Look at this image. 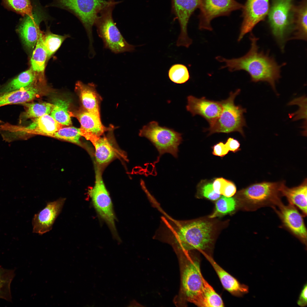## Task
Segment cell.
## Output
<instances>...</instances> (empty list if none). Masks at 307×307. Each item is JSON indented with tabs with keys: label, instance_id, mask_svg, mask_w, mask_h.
<instances>
[{
	"label": "cell",
	"instance_id": "obj_1",
	"mask_svg": "<svg viewBox=\"0 0 307 307\" xmlns=\"http://www.w3.org/2000/svg\"><path fill=\"white\" fill-rule=\"evenodd\" d=\"M249 39L250 48L244 56L231 59L218 56L216 59L225 64L221 69L227 68L231 72L244 70L250 75L251 81L267 82L275 91L276 83L281 78V69L283 65H279L269 54L259 50L258 38L252 34Z\"/></svg>",
	"mask_w": 307,
	"mask_h": 307
},
{
	"label": "cell",
	"instance_id": "obj_2",
	"mask_svg": "<svg viewBox=\"0 0 307 307\" xmlns=\"http://www.w3.org/2000/svg\"><path fill=\"white\" fill-rule=\"evenodd\" d=\"M167 225L168 232L165 240L174 250L190 251L197 250L206 252L213 242V225L210 222L204 220L176 221Z\"/></svg>",
	"mask_w": 307,
	"mask_h": 307
},
{
	"label": "cell",
	"instance_id": "obj_3",
	"mask_svg": "<svg viewBox=\"0 0 307 307\" xmlns=\"http://www.w3.org/2000/svg\"><path fill=\"white\" fill-rule=\"evenodd\" d=\"M180 265L181 285L176 305L182 306L187 302L201 307L204 287L200 261L190 251L176 249Z\"/></svg>",
	"mask_w": 307,
	"mask_h": 307
},
{
	"label": "cell",
	"instance_id": "obj_4",
	"mask_svg": "<svg viewBox=\"0 0 307 307\" xmlns=\"http://www.w3.org/2000/svg\"><path fill=\"white\" fill-rule=\"evenodd\" d=\"M285 182L263 181L252 184L237 194L242 207L249 211L261 208H275L282 202L281 189Z\"/></svg>",
	"mask_w": 307,
	"mask_h": 307
},
{
	"label": "cell",
	"instance_id": "obj_5",
	"mask_svg": "<svg viewBox=\"0 0 307 307\" xmlns=\"http://www.w3.org/2000/svg\"><path fill=\"white\" fill-rule=\"evenodd\" d=\"M108 0H52L45 7H57L66 10L75 16L85 28L88 38L89 54L94 55L92 27L98 15L107 5Z\"/></svg>",
	"mask_w": 307,
	"mask_h": 307
},
{
	"label": "cell",
	"instance_id": "obj_6",
	"mask_svg": "<svg viewBox=\"0 0 307 307\" xmlns=\"http://www.w3.org/2000/svg\"><path fill=\"white\" fill-rule=\"evenodd\" d=\"M107 5L99 13L95 25L99 36L102 40L104 47L118 54L131 52L135 46L128 43L114 22L112 12L115 6L120 3L108 0Z\"/></svg>",
	"mask_w": 307,
	"mask_h": 307
},
{
	"label": "cell",
	"instance_id": "obj_7",
	"mask_svg": "<svg viewBox=\"0 0 307 307\" xmlns=\"http://www.w3.org/2000/svg\"><path fill=\"white\" fill-rule=\"evenodd\" d=\"M239 89L231 92L226 99L220 101L222 107L221 112L214 123L205 129L209 135L215 133H228L234 132H239L244 136L243 127L246 126L244 113L246 109L240 105H236L234 101L240 92Z\"/></svg>",
	"mask_w": 307,
	"mask_h": 307
},
{
	"label": "cell",
	"instance_id": "obj_8",
	"mask_svg": "<svg viewBox=\"0 0 307 307\" xmlns=\"http://www.w3.org/2000/svg\"><path fill=\"white\" fill-rule=\"evenodd\" d=\"M139 135L146 138L153 144L159 157L169 153L175 158L178 157L179 146L182 141L181 134L173 129L160 126L158 122L153 121L143 126Z\"/></svg>",
	"mask_w": 307,
	"mask_h": 307
},
{
	"label": "cell",
	"instance_id": "obj_9",
	"mask_svg": "<svg viewBox=\"0 0 307 307\" xmlns=\"http://www.w3.org/2000/svg\"><path fill=\"white\" fill-rule=\"evenodd\" d=\"M292 0H273L269 19L272 34L283 51L291 31Z\"/></svg>",
	"mask_w": 307,
	"mask_h": 307
},
{
	"label": "cell",
	"instance_id": "obj_10",
	"mask_svg": "<svg viewBox=\"0 0 307 307\" xmlns=\"http://www.w3.org/2000/svg\"><path fill=\"white\" fill-rule=\"evenodd\" d=\"M95 173V185L88 190V193L98 214L107 223L115 237H118L113 204L102 179L100 167H98Z\"/></svg>",
	"mask_w": 307,
	"mask_h": 307
},
{
	"label": "cell",
	"instance_id": "obj_11",
	"mask_svg": "<svg viewBox=\"0 0 307 307\" xmlns=\"http://www.w3.org/2000/svg\"><path fill=\"white\" fill-rule=\"evenodd\" d=\"M32 15L23 17L18 28V32L26 46L33 49L37 43L40 32V23L50 18L45 7L38 0H33Z\"/></svg>",
	"mask_w": 307,
	"mask_h": 307
},
{
	"label": "cell",
	"instance_id": "obj_12",
	"mask_svg": "<svg viewBox=\"0 0 307 307\" xmlns=\"http://www.w3.org/2000/svg\"><path fill=\"white\" fill-rule=\"evenodd\" d=\"M243 7L235 0H200L199 29L212 30L210 23L212 19L228 15L232 11Z\"/></svg>",
	"mask_w": 307,
	"mask_h": 307
},
{
	"label": "cell",
	"instance_id": "obj_13",
	"mask_svg": "<svg viewBox=\"0 0 307 307\" xmlns=\"http://www.w3.org/2000/svg\"><path fill=\"white\" fill-rule=\"evenodd\" d=\"M281 223L282 226L306 246L307 229L303 214L292 204L282 202L273 208Z\"/></svg>",
	"mask_w": 307,
	"mask_h": 307
},
{
	"label": "cell",
	"instance_id": "obj_14",
	"mask_svg": "<svg viewBox=\"0 0 307 307\" xmlns=\"http://www.w3.org/2000/svg\"><path fill=\"white\" fill-rule=\"evenodd\" d=\"M269 0H247L243 7V20L238 41L250 32L255 25L263 20L269 12Z\"/></svg>",
	"mask_w": 307,
	"mask_h": 307
},
{
	"label": "cell",
	"instance_id": "obj_15",
	"mask_svg": "<svg viewBox=\"0 0 307 307\" xmlns=\"http://www.w3.org/2000/svg\"><path fill=\"white\" fill-rule=\"evenodd\" d=\"M172 1L173 11L178 19L181 29L176 45L188 48L192 41L188 35V23L192 14L199 8L200 0H172Z\"/></svg>",
	"mask_w": 307,
	"mask_h": 307
},
{
	"label": "cell",
	"instance_id": "obj_16",
	"mask_svg": "<svg viewBox=\"0 0 307 307\" xmlns=\"http://www.w3.org/2000/svg\"><path fill=\"white\" fill-rule=\"evenodd\" d=\"M65 200V198H61L49 202L43 209L36 214L32 221L33 232L42 235L50 231Z\"/></svg>",
	"mask_w": 307,
	"mask_h": 307
},
{
	"label": "cell",
	"instance_id": "obj_17",
	"mask_svg": "<svg viewBox=\"0 0 307 307\" xmlns=\"http://www.w3.org/2000/svg\"><path fill=\"white\" fill-rule=\"evenodd\" d=\"M187 100V110L193 116L198 115L202 117L209 126L214 123L221 112L222 107L220 101L209 100L205 97L198 98L192 95L188 96Z\"/></svg>",
	"mask_w": 307,
	"mask_h": 307
},
{
	"label": "cell",
	"instance_id": "obj_18",
	"mask_svg": "<svg viewBox=\"0 0 307 307\" xmlns=\"http://www.w3.org/2000/svg\"><path fill=\"white\" fill-rule=\"evenodd\" d=\"M74 116L80 123L82 136L87 140L92 136H100L113 126L106 127L102 124L100 115L91 112L82 108Z\"/></svg>",
	"mask_w": 307,
	"mask_h": 307
},
{
	"label": "cell",
	"instance_id": "obj_19",
	"mask_svg": "<svg viewBox=\"0 0 307 307\" xmlns=\"http://www.w3.org/2000/svg\"><path fill=\"white\" fill-rule=\"evenodd\" d=\"M114 127L112 126L106 136H92L88 140L94 147L96 160L99 166L106 164L116 156V150L112 143Z\"/></svg>",
	"mask_w": 307,
	"mask_h": 307
},
{
	"label": "cell",
	"instance_id": "obj_20",
	"mask_svg": "<svg viewBox=\"0 0 307 307\" xmlns=\"http://www.w3.org/2000/svg\"><path fill=\"white\" fill-rule=\"evenodd\" d=\"M200 252L211 265L225 289L233 295L236 296H241L248 293V289L247 286L241 284L237 279L224 269L210 255L203 251Z\"/></svg>",
	"mask_w": 307,
	"mask_h": 307
},
{
	"label": "cell",
	"instance_id": "obj_21",
	"mask_svg": "<svg viewBox=\"0 0 307 307\" xmlns=\"http://www.w3.org/2000/svg\"><path fill=\"white\" fill-rule=\"evenodd\" d=\"M93 83L85 84L80 81L75 85V89L79 96L82 108L89 112L100 114L102 98L96 89Z\"/></svg>",
	"mask_w": 307,
	"mask_h": 307
},
{
	"label": "cell",
	"instance_id": "obj_22",
	"mask_svg": "<svg viewBox=\"0 0 307 307\" xmlns=\"http://www.w3.org/2000/svg\"><path fill=\"white\" fill-rule=\"evenodd\" d=\"M42 91L36 82L26 87L0 95V107L29 102L39 96Z\"/></svg>",
	"mask_w": 307,
	"mask_h": 307
},
{
	"label": "cell",
	"instance_id": "obj_23",
	"mask_svg": "<svg viewBox=\"0 0 307 307\" xmlns=\"http://www.w3.org/2000/svg\"><path fill=\"white\" fill-rule=\"evenodd\" d=\"M307 185L306 178L300 185L292 188L286 186L285 182L281 189L282 196L286 198L289 204L300 210L304 217L307 215Z\"/></svg>",
	"mask_w": 307,
	"mask_h": 307
},
{
	"label": "cell",
	"instance_id": "obj_24",
	"mask_svg": "<svg viewBox=\"0 0 307 307\" xmlns=\"http://www.w3.org/2000/svg\"><path fill=\"white\" fill-rule=\"evenodd\" d=\"M39 74L31 68L20 74L16 78L0 87V95L30 86L37 81Z\"/></svg>",
	"mask_w": 307,
	"mask_h": 307
},
{
	"label": "cell",
	"instance_id": "obj_25",
	"mask_svg": "<svg viewBox=\"0 0 307 307\" xmlns=\"http://www.w3.org/2000/svg\"><path fill=\"white\" fill-rule=\"evenodd\" d=\"M24 111L19 117V123L31 118L40 117L45 114H49L54 107L53 104L44 102L40 103H25L22 104Z\"/></svg>",
	"mask_w": 307,
	"mask_h": 307
},
{
	"label": "cell",
	"instance_id": "obj_26",
	"mask_svg": "<svg viewBox=\"0 0 307 307\" xmlns=\"http://www.w3.org/2000/svg\"><path fill=\"white\" fill-rule=\"evenodd\" d=\"M44 36L41 31L31 59V68L38 74L43 73L47 58V53L43 44Z\"/></svg>",
	"mask_w": 307,
	"mask_h": 307
},
{
	"label": "cell",
	"instance_id": "obj_27",
	"mask_svg": "<svg viewBox=\"0 0 307 307\" xmlns=\"http://www.w3.org/2000/svg\"><path fill=\"white\" fill-rule=\"evenodd\" d=\"M53 102L54 107L50 115L63 125H71V114L69 111L70 101L68 100L56 98L53 100Z\"/></svg>",
	"mask_w": 307,
	"mask_h": 307
},
{
	"label": "cell",
	"instance_id": "obj_28",
	"mask_svg": "<svg viewBox=\"0 0 307 307\" xmlns=\"http://www.w3.org/2000/svg\"><path fill=\"white\" fill-rule=\"evenodd\" d=\"M204 287L201 307H221L224 306L221 297L204 278Z\"/></svg>",
	"mask_w": 307,
	"mask_h": 307
},
{
	"label": "cell",
	"instance_id": "obj_29",
	"mask_svg": "<svg viewBox=\"0 0 307 307\" xmlns=\"http://www.w3.org/2000/svg\"><path fill=\"white\" fill-rule=\"evenodd\" d=\"M15 275V270L5 269L0 266V298L12 302L10 285Z\"/></svg>",
	"mask_w": 307,
	"mask_h": 307
},
{
	"label": "cell",
	"instance_id": "obj_30",
	"mask_svg": "<svg viewBox=\"0 0 307 307\" xmlns=\"http://www.w3.org/2000/svg\"><path fill=\"white\" fill-rule=\"evenodd\" d=\"M7 8L23 17L32 15L33 6L31 0H2Z\"/></svg>",
	"mask_w": 307,
	"mask_h": 307
},
{
	"label": "cell",
	"instance_id": "obj_31",
	"mask_svg": "<svg viewBox=\"0 0 307 307\" xmlns=\"http://www.w3.org/2000/svg\"><path fill=\"white\" fill-rule=\"evenodd\" d=\"M236 205L234 198L223 196L216 202L214 212L209 217L213 218L230 213L235 210Z\"/></svg>",
	"mask_w": 307,
	"mask_h": 307
},
{
	"label": "cell",
	"instance_id": "obj_32",
	"mask_svg": "<svg viewBox=\"0 0 307 307\" xmlns=\"http://www.w3.org/2000/svg\"><path fill=\"white\" fill-rule=\"evenodd\" d=\"M298 11L295 31L290 39L306 41L307 40V7L304 6Z\"/></svg>",
	"mask_w": 307,
	"mask_h": 307
},
{
	"label": "cell",
	"instance_id": "obj_33",
	"mask_svg": "<svg viewBox=\"0 0 307 307\" xmlns=\"http://www.w3.org/2000/svg\"><path fill=\"white\" fill-rule=\"evenodd\" d=\"M168 76L172 82L178 84L184 83L190 78L187 67L180 64H175L171 67L168 71Z\"/></svg>",
	"mask_w": 307,
	"mask_h": 307
},
{
	"label": "cell",
	"instance_id": "obj_34",
	"mask_svg": "<svg viewBox=\"0 0 307 307\" xmlns=\"http://www.w3.org/2000/svg\"><path fill=\"white\" fill-rule=\"evenodd\" d=\"M66 36L47 32L43 37V44L46 51L47 58H49L59 47L66 38Z\"/></svg>",
	"mask_w": 307,
	"mask_h": 307
},
{
	"label": "cell",
	"instance_id": "obj_35",
	"mask_svg": "<svg viewBox=\"0 0 307 307\" xmlns=\"http://www.w3.org/2000/svg\"><path fill=\"white\" fill-rule=\"evenodd\" d=\"M49 136L73 143L80 144V139L82 135L80 128L70 127L62 128Z\"/></svg>",
	"mask_w": 307,
	"mask_h": 307
},
{
	"label": "cell",
	"instance_id": "obj_36",
	"mask_svg": "<svg viewBox=\"0 0 307 307\" xmlns=\"http://www.w3.org/2000/svg\"><path fill=\"white\" fill-rule=\"evenodd\" d=\"M296 104L299 106V109L298 112H296L294 114L296 116L294 118V119L296 120L300 119H304V118L303 116L302 113L304 115L306 116V114L303 113V112L306 113V98L304 96H303L298 98H295L291 101L289 104V105H293Z\"/></svg>",
	"mask_w": 307,
	"mask_h": 307
},
{
	"label": "cell",
	"instance_id": "obj_37",
	"mask_svg": "<svg viewBox=\"0 0 307 307\" xmlns=\"http://www.w3.org/2000/svg\"><path fill=\"white\" fill-rule=\"evenodd\" d=\"M203 196L205 198L211 200H215L220 197V194L214 191L213 184L209 183L205 184L202 189Z\"/></svg>",
	"mask_w": 307,
	"mask_h": 307
},
{
	"label": "cell",
	"instance_id": "obj_38",
	"mask_svg": "<svg viewBox=\"0 0 307 307\" xmlns=\"http://www.w3.org/2000/svg\"><path fill=\"white\" fill-rule=\"evenodd\" d=\"M236 191V188L232 182L225 180L221 187V194L227 197H231Z\"/></svg>",
	"mask_w": 307,
	"mask_h": 307
},
{
	"label": "cell",
	"instance_id": "obj_39",
	"mask_svg": "<svg viewBox=\"0 0 307 307\" xmlns=\"http://www.w3.org/2000/svg\"><path fill=\"white\" fill-rule=\"evenodd\" d=\"M213 154L214 155L223 157L228 154L229 150L227 147L222 142H220L213 147Z\"/></svg>",
	"mask_w": 307,
	"mask_h": 307
},
{
	"label": "cell",
	"instance_id": "obj_40",
	"mask_svg": "<svg viewBox=\"0 0 307 307\" xmlns=\"http://www.w3.org/2000/svg\"><path fill=\"white\" fill-rule=\"evenodd\" d=\"M229 151L234 153L239 150L240 144L238 141L233 138H229L225 144Z\"/></svg>",
	"mask_w": 307,
	"mask_h": 307
},
{
	"label": "cell",
	"instance_id": "obj_41",
	"mask_svg": "<svg viewBox=\"0 0 307 307\" xmlns=\"http://www.w3.org/2000/svg\"><path fill=\"white\" fill-rule=\"evenodd\" d=\"M307 286L306 284L301 292L298 300V304L301 307H304L307 305Z\"/></svg>",
	"mask_w": 307,
	"mask_h": 307
}]
</instances>
